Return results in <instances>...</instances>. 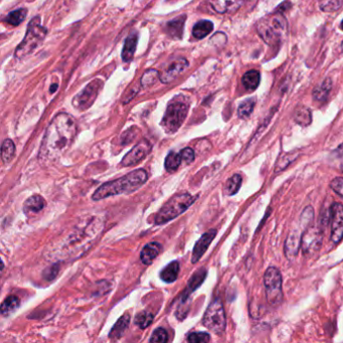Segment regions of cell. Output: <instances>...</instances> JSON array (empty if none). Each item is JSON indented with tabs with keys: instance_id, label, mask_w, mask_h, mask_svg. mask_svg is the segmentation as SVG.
Segmentation results:
<instances>
[{
	"instance_id": "cell-1",
	"label": "cell",
	"mask_w": 343,
	"mask_h": 343,
	"mask_svg": "<svg viewBox=\"0 0 343 343\" xmlns=\"http://www.w3.org/2000/svg\"><path fill=\"white\" fill-rule=\"evenodd\" d=\"M77 134L75 119L66 113L57 115L45 133L38 158L44 162H52L61 157L73 144Z\"/></svg>"
},
{
	"instance_id": "cell-2",
	"label": "cell",
	"mask_w": 343,
	"mask_h": 343,
	"mask_svg": "<svg viewBox=\"0 0 343 343\" xmlns=\"http://www.w3.org/2000/svg\"><path fill=\"white\" fill-rule=\"evenodd\" d=\"M103 230V223L98 219H93L87 222L85 226H80L78 230L73 231L66 239L62 240L56 248L54 257L56 259L63 260L72 258L73 256H82L88 249L92 243L98 238Z\"/></svg>"
},
{
	"instance_id": "cell-3",
	"label": "cell",
	"mask_w": 343,
	"mask_h": 343,
	"mask_svg": "<svg viewBox=\"0 0 343 343\" xmlns=\"http://www.w3.org/2000/svg\"><path fill=\"white\" fill-rule=\"evenodd\" d=\"M148 180V174L142 168L131 171L130 173L113 181L102 184L92 195L93 200H101L109 196L129 194L141 188Z\"/></svg>"
},
{
	"instance_id": "cell-4",
	"label": "cell",
	"mask_w": 343,
	"mask_h": 343,
	"mask_svg": "<svg viewBox=\"0 0 343 343\" xmlns=\"http://www.w3.org/2000/svg\"><path fill=\"white\" fill-rule=\"evenodd\" d=\"M189 108L186 97L178 96L171 100L161 122V126L167 134L175 133L183 124Z\"/></svg>"
},
{
	"instance_id": "cell-5",
	"label": "cell",
	"mask_w": 343,
	"mask_h": 343,
	"mask_svg": "<svg viewBox=\"0 0 343 343\" xmlns=\"http://www.w3.org/2000/svg\"><path fill=\"white\" fill-rule=\"evenodd\" d=\"M287 20L281 13H275L262 18L257 29L266 44L273 46L278 44L287 32Z\"/></svg>"
},
{
	"instance_id": "cell-6",
	"label": "cell",
	"mask_w": 343,
	"mask_h": 343,
	"mask_svg": "<svg viewBox=\"0 0 343 343\" xmlns=\"http://www.w3.org/2000/svg\"><path fill=\"white\" fill-rule=\"evenodd\" d=\"M47 35V28L41 25L39 16H35L28 23L27 30L23 40L15 50L14 57L22 59L31 54L37 47H39Z\"/></svg>"
},
{
	"instance_id": "cell-7",
	"label": "cell",
	"mask_w": 343,
	"mask_h": 343,
	"mask_svg": "<svg viewBox=\"0 0 343 343\" xmlns=\"http://www.w3.org/2000/svg\"><path fill=\"white\" fill-rule=\"evenodd\" d=\"M195 198L189 193H179L169 199L163 207L157 212L155 217V224H166L179 217L194 202Z\"/></svg>"
},
{
	"instance_id": "cell-8",
	"label": "cell",
	"mask_w": 343,
	"mask_h": 343,
	"mask_svg": "<svg viewBox=\"0 0 343 343\" xmlns=\"http://www.w3.org/2000/svg\"><path fill=\"white\" fill-rule=\"evenodd\" d=\"M202 324L213 333L218 335L224 334L227 327V320L224 305L220 298L214 299L207 307L203 315Z\"/></svg>"
},
{
	"instance_id": "cell-9",
	"label": "cell",
	"mask_w": 343,
	"mask_h": 343,
	"mask_svg": "<svg viewBox=\"0 0 343 343\" xmlns=\"http://www.w3.org/2000/svg\"><path fill=\"white\" fill-rule=\"evenodd\" d=\"M264 284L269 304L272 306L280 305L283 300L282 275L280 271L275 267L268 268L264 275Z\"/></svg>"
},
{
	"instance_id": "cell-10",
	"label": "cell",
	"mask_w": 343,
	"mask_h": 343,
	"mask_svg": "<svg viewBox=\"0 0 343 343\" xmlns=\"http://www.w3.org/2000/svg\"><path fill=\"white\" fill-rule=\"evenodd\" d=\"M103 87L101 80H95L86 87L82 93H80L74 100V106L80 111H85L90 108L95 102L98 94Z\"/></svg>"
},
{
	"instance_id": "cell-11",
	"label": "cell",
	"mask_w": 343,
	"mask_h": 343,
	"mask_svg": "<svg viewBox=\"0 0 343 343\" xmlns=\"http://www.w3.org/2000/svg\"><path fill=\"white\" fill-rule=\"evenodd\" d=\"M152 145L148 140H142L140 141L136 146L132 148L130 152H128L123 160L121 161V166L128 167V166H134L136 164H139L141 161H143L151 152Z\"/></svg>"
},
{
	"instance_id": "cell-12",
	"label": "cell",
	"mask_w": 343,
	"mask_h": 343,
	"mask_svg": "<svg viewBox=\"0 0 343 343\" xmlns=\"http://www.w3.org/2000/svg\"><path fill=\"white\" fill-rule=\"evenodd\" d=\"M322 234L317 228L307 229L301 238V248L306 256H311L320 250Z\"/></svg>"
},
{
	"instance_id": "cell-13",
	"label": "cell",
	"mask_w": 343,
	"mask_h": 343,
	"mask_svg": "<svg viewBox=\"0 0 343 343\" xmlns=\"http://www.w3.org/2000/svg\"><path fill=\"white\" fill-rule=\"evenodd\" d=\"M331 240L338 244L343 239V205L335 202L331 206Z\"/></svg>"
},
{
	"instance_id": "cell-14",
	"label": "cell",
	"mask_w": 343,
	"mask_h": 343,
	"mask_svg": "<svg viewBox=\"0 0 343 343\" xmlns=\"http://www.w3.org/2000/svg\"><path fill=\"white\" fill-rule=\"evenodd\" d=\"M187 66H188V62L186 59L180 58V59L174 60L160 73L159 79L164 84L172 82L173 80L177 78V76H179L187 68Z\"/></svg>"
},
{
	"instance_id": "cell-15",
	"label": "cell",
	"mask_w": 343,
	"mask_h": 343,
	"mask_svg": "<svg viewBox=\"0 0 343 343\" xmlns=\"http://www.w3.org/2000/svg\"><path fill=\"white\" fill-rule=\"evenodd\" d=\"M217 236L216 230H210L203 234L201 238L195 243V246L192 251V257H191V263L195 264L197 263L201 257L204 255V253L207 251L209 245L212 243L213 239Z\"/></svg>"
},
{
	"instance_id": "cell-16",
	"label": "cell",
	"mask_w": 343,
	"mask_h": 343,
	"mask_svg": "<svg viewBox=\"0 0 343 343\" xmlns=\"http://www.w3.org/2000/svg\"><path fill=\"white\" fill-rule=\"evenodd\" d=\"M210 6L218 13H228L238 10L246 0H208Z\"/></svg>"
},
{
	"instance_id": "cell-17",
	"label": "cell",
	"mask_w": 343,
	"mask_h": 343,
	"mask_svg": "<svg viewBox=\"0 0 343 343\" xmlns=\"http://www.w3.org/2000/svg\"><path fill=\"white\" fill-rule=\"evenodd\" d=\"M301 238L299 231H292L285 243V254L289 259H293L298 254V251L301 247Z\"/></svg>"
},
{
	"instance_id": "cell-18",
	"label": "cell",
	"mask_w": 343,
	"mask_h": 343,
	"mask_svg": "<svg viewBox=\"0 0 343 343\" xmlns=\"http://www.w3.org/2000/svg\"><path fill=\"white\" fill-rule=\"evenodd\" d=\"M161 245L157 242H152L147 244L141 251L140 259L144 265H150L161 252Z\"/></svg>"
},
{
	"instance_id": "cell-19",
	"label": "cell",
	"mask_w": 343,
	"mask_h": 343,
	"mask_svg": "<svg viewBox=\"0 0 343 343\" xmlns=\"http://www.w3.org/2000/svg\"><path fill=\"white\" fill-rule=\"evenodd\" d=\"M206 274H207L206 270L202 268V269L197 270V271L191 276V278H190V280H189V282H188V286H187V289H186V291H185V294L183 295V302H182V304H184V303L186 302V299L188 298V296L190 295V293L193 292V291H195V290L203 283V281H204V279H205V277H206Z\"/></svg>"
},
{
	"instance_id": "cell-20",
	"label": "cell",
	"mask_w": 343,
	"mask_h": 343,
	"mask_svg": "<svg viewBox=\"0 0 343 343\" xmlns=\"http://www.w3.org/2000/svg\"><path fill=\"white\" fill-rule=\"evenodd\" d=\"M137 40L138 35L136 33H132L127 37L122 51V59L124 62H130L133 59L137 46Z\"/></svg>"
},
{
	"instance_id": "cell-21",
	"label": "cell",
	"mask_w": 343,
	"mask_h": 343,
	"mask_svg": "<svg viewBox=\"0 0 343 343\" xmlns=\"http://www.w3.org/2000/svg\"><path fill=\"white\" fill-rule=\"evenodd\" d=\"M46 206V200L40 195H32L24 202L23 210L25 213H37Z\"/></svg>"
},
{
	"instance_id": "cell-22",
	"label": "cell",
	"mask_w": 343,
	"mask_h": 343,
	"mask_svg": "<svg viewBox=\"0 0 343 343\" xmlns=\"http://www.w3.org/2000/svg\"><path fill=\"white\" fill-rule=\"evenodd\" d=\"M179 274V263L177 261L168 264L160 273V278L165 283H173Z\"/></svg>"
},
{
	"instance_id": "cell-23",
	"label": "cell",
	"mask_w": 343,
	"mask_h": 343,
	"mask_svg": "<svg viewBox=\"0 0 343 343\" xmlns=\"http://www.w3.org/2000/svg\"><path fill=\"white\" fill-rule=\"evenodd\" d=\"M129 323H130V315L128 313H125L116 322V324L114 325V327L109 333V337L112 339L120 338L124 334V332L127 330L128 326H129Z\"/></svg>"
},
{
	"instance_id": "cell-24",
	"label": "cell",
	"mask_w": 343,
	"mask_h": 343,
	"mask_svg": "<svg viewBox=\"0 0 343 343\" xmlns=\"http://www.w3.org/2000/svg\"><path fill=\"white\" fill-rule=\"evenodd\" d=\"M185 20H186V15H181L173 20L169 21L166 25L168 33L174 38H181Z\"/></svg>"
},
{
	"instance_id": "cell-25",
	"label": "cell",
	"mask_w": 343,
	"mask_h": 343,
	"mask_svg": "<svg viewBox=\"0 0 343 343\" xmlns=\"http://www.w3.org/2000/svg\"><path fill=\"white\" fill-rule=\"evenodd\" d=\"M260 81H261V76L258 71H255V70L247 72L243 76V79H242L244 87L249 91H254L258 88L260 85Z\"/></svg>"
},
{
	"instance_id": "cell-26",
	"label": "cell",
	"mask_w": 343,
	"mask_h": 343,
	"mask_svg": "<svg viewBox=\"0 0 343 343\" xmlns=\"http://www.w3.org/2000/svg\"><path fill=\"white\" fill-rule=\"evenodd\" d=\"M332 88V82L330 79H326L314 89L313 91V98L315 101L323 102L327 99L330 91Z\"/></svg>"
},
{
	"instance_id": "cell-27",
	"label": "cell",
	"mask_w": 343,
	"mask_h": 343,
	"mask_svg": "<svg viewBox=\"0 0 343 343\" xmlns=\"http://www.w3.org/2000/svg\"><path fill=\"white\" fill-rule=\"evenodd\" d=\"M213 29V23L209 20H200L198 21L192 29V34L195 38L201 39L208 35Z\"/></svg>"
},
{
	"instance_id": "cell-28",
	"label": "cell",
	"mask_w": 343,
	"mask_h": 343,
	"mask_svg": "<svg viewBox=\"0 0 343 343\" xmlns=\"http://www.w3.org/2000/svg\"><path fill=\"white\" fill-rule=\"evenodd\" d=\"M19 305H20L19 298L14 296V295H11V296H8L2 302L0 310H1V314L3 316H7V315L13 313L14 311H16V309H18Z\"/></svg>"
},
{
	"instance_id": "cell-29",
	"label": "cell",
	"mask_w": 343,
	"mask_h": 343,
	"mask_svg": "<svg viewBox=\"0 0 343 343\" xmlns=\"http://www.w3.org/2000/svg\"><path fill=\"white\" fill-rule=\"evenodd\" d=\"M182 159L180 156V153H176L174 151H171L165 158V169L168 172H174L177 170L179 165L181 164Z\"/></svg>"
},
{
	"instance_id": "cell-30",
	"label": "cell",
	"mask_w": 343,
	"mask_h": 343,
	"mask_svg": "<svg viewBox=\"0 0 343 343\" xmlns=\"http://www.w3.org/2000/svg\"><path fill=\"white\" fill-rule=\"evenodd\" d=\"M294 119L299 125L304 126V127L308 126L312 121L311 112L306 107H300L296 110L295 115H294Z\"/></svg>"
},
{
	"instance_id": "cell-31",
	"label": "cell",
	"mask_w": 343,
	"mask_h": 343,
	"mask_svg": "<svg viewBox=\"0 0 343 343\" xmlns=\"http://www.w3.org/2000/svg\"><path fill=\"white\" fill-rule=\"evenodd\" d=\"M243 178L240 174H234L230 179H228L225 186V193L227 195H235L242 186Z\"/></svg>"
},
{
	"instance_id": "cell-32",
	"label": "cell",
	"mask_w": 343,
	"mask_h": 343,
	"mask_svg": "<svg viewBox=\"0 0 343 343\" xmlns=\"http://www.w3.org/2000/svg\"><path fill=\"white\" fill-rule=\"evenodd\" d=\"M26 15H27V10L25 8H20V9H17V10L10 12L6 16L5 21H7L10 25L17 26L25 19Z\"/></svg>"
},
{
	"instance_id": "cell-33",
	"label": "cell",
	"mask_w": 343,
	"mask_h": 343,
	"mask_svg": "<svg viewBox=\"0 0 343 343\" xmlns=\"http://www.w3.org/2000/svg\"><path fill=\"white\" fill-rule=\"evenodd\" d=\"M15 153V145L12 140L6 139L3 141L1 146V157L3 162H9Z\"/></svg>"
},
{
	"instance_id": "cell-34",
	"label": "cell",
	"mask_w": 343,
	"mask_h": 343,
	"mask_svg": "<svg viewBox=\"0 0 343 343\" xmlns=\"http://www.w3.org/2000/svg\"><path fill=\"white\" fill-rule=\"evenodd\" d=\"M256 105V101L254 98H250L247 99L246 101H244L238 109V115L240 118L242 119H246L248 117H250V115L252 114L254 108Z\"/></svg>"
},
{
	"instance_id": "cell-35",
	"label": "cell",
	"mask_w": 343,
	"mask_h": 343,
	"mask_svg": "<svg viewBox=\"0 0 343 343\" xmlns=\"http://www.w3.org/2000/svg\"><path fill=\"white\" fill-rule=\"evenodd\" d=\"M153 321V315L148 311H141L135 317V324L141 328H147Z\"/></svg>"
},
{
	"instance_id": "cell-36",
	"label": "cell",
	"mask_w": 343,
	"mask_h": 343,
	"mask_svg": "<svg viewBox=\"0 0 343 343\" xmlns=\"http://www.w3.org/2000/svg\"><path fill=\"white\" fill-rule=\"evenodd\" d=\"M160 74L156 70H148L144 73L141 78V84L143 87H150L151 85L155 83V81L159 78Z\"/></svg>"
},
{
	"instance_id": "cell-37",
	"label": "cell",
	"mask_w": 343,
	"mask_h": 343,
	"mask_svg": "<svg viewBox=\"0 0 343 343\" xmlns=\"http://www.w3.org/2000/svg\"><path fill=\"white\" fill-rule=\"evenodd\" d=\"M342 5V0H321L320 7L323 11L331 12L340 8Z\"/></svg>"
},
{
	"instance_id": "cell-38",
	"label": "cell",
	"mask_w": 343,
	"mask_h": 343,
	"mask_svg": "<svg viewBox=\"0 0 343 343\" xmlns=\"http://www.w3.org/2000/svg\"><path fill=\"white\" fill-rule=\"evenodd\" d=\"M187 341L191 343H205L210 341V336L206 332H193L188 335Z\"/></svg>"
},
{
	"instance_id": "cell-39",
	"label": "cell",
	"mask_w": 343,
	"mask_h": 343,
	"mask_svg": "<svg viewBox=\"0 0 343 343\" xmlns=\"http://www.w3.org/2000/svg\"><path fill=\"white\" fill-rule=\"evenodd\" d=\"M296 159V154H286L284 157H282L279 162H277L275 172H280V171L284 170L290 163H292Z\"/></svg>"
},
{
	"instance_id": "cell-40",
	"label": "cell",
	"mask_w": 343,
	"mask_h": 343,
	"mask_svg": "<svg viewBox=\"0 0 343 343\" xmlns=\"http://www.w3.org/2000/svg\"><path fill=\"white\" fill-rule=\"evenodd\" d=\"M168 341V334L166 332V330L164 328H157L151 338H150V342H167Z\"/></svg>"
},
{
	"instance_id": "cell-41",
	"label": "cell",
	"mask_w": 343,
	"mask_h": 343,
	"mask_svg": "<svg viewBox=\"0 0 343 343\" xmlns=\"http://www.w3.org/2000/svg\"><path fill=\"white\" fill-rule=\"evenodd\" d=\"M180 156H181L182 162H183L185 165H189L190 163L193 162L194 157H195V154H194V151H193L191 148L187 147V148H184V149L181 150Z\"/></svg>"
},
{
	"instance_id": "cell-42",
	"label": "cell",
	"mask_w": 343,
	"mask_h": 343,
	"mask_svg": "<svg viewBox=\"0 0 343 343\" xmlns=\"http://www.w3.org/2000/svg\"><path fill=\"white\" fill-rule=\"evenodd\" d=\"M330 187L341 197H343V177H336L334 178L331 183Z\"/></svg>"
},
{
	"instance_id": "cell-43",
	"label": "cell",
	"mask_w": 343,
	"mask_h": 343,
	"mask_svg": "<svg viewBox=\"0 0 343 343\" xmlns=\"http://www.w3.org/2000/svg\"><path fill=\"white\" fill-rule=\"evenodd\" d=\"M58 270H59V266H58V265H54V266H52L51 268L47 269L45 273H48L49 275H46L45 278H46L47 280H52V275H51V274H53L54 277H56L57 274H58Z\"/></svg>"
},
{
	"instance_id": "cell-44",
	"label": "cell",
	"mask_w": 343,
	"mask_h": 343,
	"mask_svg": "<svg viewBox=\"0 0 343 343\" xmlns=\"http://www.w3.org/2000/svg\"><path fill=\"white\" fill-rule=\"evenodd\" d=\"M335 153H339V156H342V155H343V144L340 145V146L335 150Z\"/></svg>"
},
{
	"instance_id": "cell-45",
	"label": "cell",
	"mask_w": 343,
	"mask_h": 343,
	"mask_svg": "<svg viewBox=\"0 0 343 343\" xmlns=\"http://www.w3.org/2000/svg\"><path fill=\"white\" fill-rule=\"evenodd\" d=\"M56 89H58V85H54V86H53L52 89H51V92L54 93V92L56 91Z\"/></svg>"
},
{
	"instance_id": "cell-46",
	"label": "cell",
	"mask_w": 343,
	"mask_h": 343,
	"mask_svg": "<svg viewBox=\"0 0 343 343\" xmlns=\"http://www.w3.org/2000/svg\"><path fill=\"white\" fill-rule=\"evenodd\" d=\"M341 29H343V20H342V22H341Z\"/></svg>"
}]
</instances>
